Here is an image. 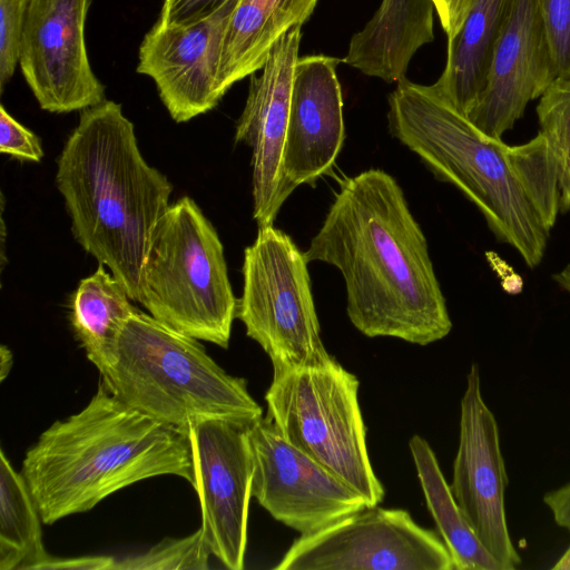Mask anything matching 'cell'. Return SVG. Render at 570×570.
I'll return each instance as SVG.
<instances>
[{"label": "cell", "instance_id": "16", "mask_svg": "<svg viewBox=\"0 0 570 570\" xmlns=\"http://www.w3.org/2000/svg\"><path fill=\"white\" fill-rule=\"evenodd\" d=\"M556 81L539 0H513L494 48L487 86L466 118L501 139L530 101Z\"/></svg>", "mask_w": 570, "mask_h": 570}, {"label": "cell", "instance_id": "12", "mask_svg": "<svg viewBox=\"0 0 570 570\" xmlns=\"http://www.w3.org/2000/svg\"><path fill=\"white\" fill-rule=\"evenodd\" d=\"M459 428L452 493L483 548L501 570H513L521 558L507 522L508 475L498 422L483 399L478 364H472L466 375Z\"/></svg>", "mask_w": 570, "mask_h": 570}, {"label": "cell", "instance_id": "35", "mask_svg": "<svg viewBox=\"0 0 570 570\" xmlns=\"http://www.w3.org/2000/svg\"><path fill=\"white\" fill-rule=\"evenodd\" d=\"M556 570H570V546L564 551L562 557L557 561V563L552 567Z\"/></svg>", "mask_w": 570, "mask_h": 570}, {"label": "cell", "instance_id": "27", "mask_svg": "<svg viewBox=\"0 0 570 570\" xmlns=\"http://www.w3.org/2000/svg\"><path fill=\"white\" fill-rule=\"evenodd\" d=\"M28 0H0V88L11 80L19 65Z\"/></svg>", "mask_w": 570, "mask_h": 570}, {"label": "cell", "instance_id": "34", "mask_svg": "<svg viewBox=\"0 0 570 570\" xmlns=\"http://www.w3.org/2000/svg\"><path fill=\"white\" fill-rule=\"evenodd\" d=\"M553 278L563 291L570 294V264L559 273L554 274Z\"/></svg>", "mask_w": 570, "mask_h": 570}, {"label": "cell", "instance_id": "10", "mask_svg": "<svg viewBox=\"0 0 570 570\" xmlns=\"http://www.w3.org/2000/svg\"><path fill=\"white\" fill-rule=\"evenodd\" d=\"M249 425L208 419L191 423L187 430L200 529L210 553L229 570L244 568L247 547L254 475Z\"/></svg>", "mask_w": 570, "mask_h": 570}, {"label": "cell", "instance_id": "21", "mask_svg": "<svg viewBox=\"0 0 570 570\" xmlns=\"http://www.w3.org/2000/svg\"><path fill=\"white\" fill-rule=\"evenodd\" d=\"M409 448L426 507L453 559L455 570H501L466 521L428 441L414 434L409 441Z\"/></svg>", "mask_w": 570, "mask_h": 570}, {"label": "cell", "instance_id": "33", "mask_svg": "<svg viewBox=\"0 0 570 570\" xmlns=\"http://www.w3.org/2000/svg\"><path fill=\"white\" fill-rule=\"evenodd\" d=\"M13 356L11 351L6 346L0 347V381L2 382L11 371Z\"/></svg>", "mask_w": 570, "mask_h": 570}, {"label": "cell", "instance_id": "19", "mask_svg": "<svg viewBox=\"0 0 570 570\" xmlns=\"http://www.w3.org/2000/svg\"><path fill=\"white\" fill-rule=\"evenodd\" d=\"M317 0H238L224 33L218 89L224 96L237 81L257 72L274 43L303 26Z\"/></svg>", "mask_w": 570, "mask_h": 570}, {"label": "cell", "instance_id": "26", "mask_svg": "<svg viewBox=\"0 0 570 570\" xmlns=\"http://www.w3.org/2000/svg\"><path fill=\"white\" fill-rule=\"evenodd\" d=\"M557 79H570V0H539Z\"/></svg>", "mask_w": 570, "mask_h": 570}, {"label": "cell", "instance_id": "11", "mask_svg": "<svg viewBox=\"0 0 570 570\" xmlns=\"http://www.w3.org/2000/svg\"><path fill=\"white\" fill-rule=\"evenodd\" d=\"M248 436L253 497L275 520L301 535L370 507L357 491L287 442L269 417L253 422Z\"/></svg>", "mask_w": 570, "mask_h": 570}, {"label": "cell", "instance_id": "13", "mask_svg": "<svg viewBox=\"0 0 570 570\" xmlns=\"http://www.w3.org/2000/svg\"><path fill=\"white\" fill-rule=\"evenodd\" d=\"M89 4L90 0H28L19 66L46 111L83 110L106 100L86 48Z\"/></svg>", "mask_w": 570, "mask_h": 570}, {"label": "cell", "instance_id": "1", "mask_svg": "<svg viewBox=\"0 0 570 570\" xmlns=\"http://www.w3.org/2000/svg\"><path fill=\"white\" fill-rule=\"evenodd\" d=\"M304 254L341 272L347 316L365 336L424 346L451 332L426 238L386 171L372 168L342 181Z\"/></svg>", "mask_w": 570, "mask_h": 570}, {"label": "cell", "instance_id": "29", "mask_svg": "<svg viewBox=\"0 0 570 570\" xmlns=\"http://www.w3.org/2000/svg\"><path fill=\"white\" fill-rule=\"evenodd\" d=\"M227 0H164L158 22L191 24L217 11Z\"/></svg>", "mask_w": 570, "mask_h": 570}, {"label": "cell", "instance_id": "23", "mask_svg": "<svg viewBox=\"0 0 570 570\" xmlns=\"http://www.w3.org/2000/svg\"><path fill=\"white\" fill-rule=\"evenodd\" d=\"M41 518L21 472L0 451V570L37 569L49 559Z\"/></svg>", "mask_w": 570, "mask_h": 570}, {"label": "cell", "instance_id": "9", "mask_svg": "<svg viewBox=\"0 0 570 570\" xmlns=\"http://www.w3.org/2000/svg\"><path fill=\"white\" fill-rule=\"evenodd\" d=\"M275 570H455L443 540L403 509L367 507L296 539Z\"/></svg>", "mask_w": 570, "mask_h": 570}, {"label": "cell", "instance_id": "2", "mask_svg": "<svg viewBox=\"0 0 570 570\" xmlns=\"http://www.w3.org/2000/svg\"><path fill=\"white\" fill-rule=\"evenodd\" d=\"M56 184L78 244L139 302L142 271L173 186L142 157L134 124L112 100L81 110Z\"/></svg>", "mask_w": 570, "mask_h": 570}, {"label": "cell", "instance_id": "3", "mask_svg": "<svg viewBox=\"0 0 570 570\" xmlns=\"http://www.w3.org/2000/svg\"><path fill=\"white\" fill-rule=\"evenodd\" d=\"M21 473L48 525L149 478L194 481L187 433L125 405L101 381L82 410L40 434Z\"/></svg>", "mask_w": 570, "mask_h": 570}, {"label": "cell", "instance_id": "25", "mask_svg": "<svg viewBox=\"0 0 570 570\" xmlns=\"http://www.w3.org/2000/svg\"><path fill=\"white\" fill-rule=\"evenodd\" d=\"M210 554L199 528L184 538H166L142 553L116 559L115 570H205Z\"/></svg>", "mask_w": 570, "mask_h": 570}, {"label": "cell", "instance_id": "14", "mask_svg": "<svg viewBox=\"0 0 570 570\" xmlns=\"http://www.w3.org/2000/svg\"><path fill=\"white\" fill-rule=\"evenodd\" d=\"M301 27L295 26L272 47L259 73L250 75L248 95L238 118L235 141L252 150L253 217L258 227L273 225L293 188L284 167V147Z\"/></svg>", "mask_w": 570, "mask_h": 570}, {"label": "cell", "instance_id": "20", "mask_svg": "<svg viewBox=\"0 0 570 570\" xmlns=\"http://www.w3.org/2000/svg\"><path fill=\"white\" fill-rule=\"evenodd\" d=\"M513 0H473L459 32L448 39L446 61L434 90L465 117L488 81L495 45Z\"/></svg>", "mask_w": 570, "mask_h": 570}, {"label": "cell", "instance_id": "5", "mask_svg": "<svg viewBox=\"0 0 570 570\" xmlns=\"http://www.w3.org/2000/svg\"><path fill=\"white\" fill-rule=\"evenodd\" d=\"M95 366L117 400L184 433L202 420L252 424L262 417L244 379L223 370L198 340L139 309Z\"/></svg>", "mask_w": 570, "mask_h": 570}, {"label": "cell", "instance_id": "30", "mask_svg": "<svg viewBox=\"0 0 570 570\" xmlns=\"http://www.w3.org/2000/svg\"><path fill=\"white\" fill-rule=\"evenodd\" d=\"M473 0H433L435 12L448 39L462 27Z\"/></svg>", "mask_w": 570, "mask_h": 570}, {"label": "cell", "instance_id": "31", "mask_svg": "<svg viewBox=\"0 0 570 570\" xmlns=\"http://www.w3.org/2000/svg\"><path fill=\"white\" fill-rule=\"evenodd\" d=\"M116 558L109 556H85L77 558H55L43 562L39 570H115Z\"/></svg>", "mask_w": 570, "mask_h": 570}, {"label": "cell", "instance_id": "4", "mask_svg": "<svg viewBox=\"0 0 570 570\" xmlns=\"http://www.w3.org/2000/svg\"><path fill=\"white\" fill-rule=\"evenodd\" d=\"M387 100L391 135L472 202L499 240L537 267L550 230L519 177L510 146L479 130L432 85L404 77Z\"/></svg>", "mask_w": 570, "mask_h": 570}, {"label": "cell", "instance_id": "15", "mask_svg": "<svg viewBox=\"0 0 570 570\" xmlns=\"http://www.w3.org/2000/svg\"><path fill=\"white\" fill-rule=\"evenodd\" d=\"M237 2L227 0L191 24L157 21L144 37L137 72L154 80L176 122L208 112L224 97L218 89V66L224 33Z\"/></svg>", "mask_w": 570, "mask_h": 570}, {"label": "cell", "instance_id": "7", "mask_svg": "<svg viewBox=\"0 0 570 570\" xmlns=\"http://www.w3.org/2000/svg\"><path fill=\"white\" fill-rule=\"evenodd\" d=\"M358 386L335 357L317 366L273 370L266 416L287 442L374 507L384 488L370 460Z\"/></svg>", "mask_w": 570, "mask_h": 570}, {"label": "cell", "instance_id": "18", "mask_svg": "<svg viewBox=\"0 0 570 570\" xmlns=\"http://www.w3.org/2000/svg\"><path fill=\"white\" fill-rule=\"evenodd\" d=\"M434 12L433 0H382L342 61L385 82L400 81L417 50L434 40Z\"/></svg>", "mask_w": 570, "mask_h": 570}, {"label": "cell", "instance_id": "24", "mask_svg": "<svg viewBox=\"0 0 570 570\" xmlns=\"http://www.w3.org/2000/svg\"><path fill=\"white\" fill-rule=\"evenodd\" d=\"M540 130L548 141L559 173L560 205L570 209V79H557L537 107Z\"/></svg>", "mask_w": 570, "mask_h": 570}, {"label": "cell", "instance_id": "8", "mask_svg": "<svg viewBox=\"0 0 570 570\" xmlns=\"http://www.w3.org/2000/svg\"><path fill=\"white\" fill-rule=\"evenodd\" d=\"M307 264L291 236L273 225L258 227L244 250L236 317L273 370L317 366L333 357L321 338Z\"/></svg>", "mask_w": 570, "mask_h": 570}, {"label": "cell", "instance_id": "28", "mask_svg": "<svg viewBox=\"0 0 570 570\" xmlns=\"http://www.w3.org/2000/svg\"><path fill=\"white\" fill-rule=\"evenodd\" d=\"M0 151L14 158L39 161L43 157L40 139L0 106Z\"/></svg>", "mask_w": 570, "mask_h": 570}, {"label": "cell", "instance_id": "22", "mask_svg": "<svg viewBox=\"0 0 570 570\" xmlns=\"http://www.w3.org/2000/svg\"><path fill=\"white\" fill-rule=\"evenodd\" d=\"M104 264L79 282L71 298L70 321L87 358L96 365L116 344L127 320L138 309L124 285Z\"/></svg>", "mask_w": 570, "mask_h": 570}, {"label": "cell", "instance_id": "6", "mask_svg": "<svg viewBox=\"0 0 570 570\" xmlns=\"http://www.w3.org/2000/svg\"><path fill=\"white\" fill-rule=\"evenodd\" d=\"M139 303L166 326L228 347L238 301L218 234L188 196L170 204L155 228Z\"/></svg>", "mask_w": 570, "mask_h": 570}, {"label": "cell", "instance_id": "17", "mask_svg": "<svg viewBox=\"0 0 570 570\" xmlns=\"http://www.w3.org/2000/svg\"><path fill=\"white\" fill-rule=\"evenodd\" d=\"M342 59L298 58L291 94L283 167L293 189L331 173L343 147V97L336 73Z\"/></svg>", "mask_w": 570, "mask_h": 570}, {"label": "cell", "instance_id": "32", "mask_svg": "<svg viewBox=\"0 0 570 570\" xmlns=\"http://www.w3.org/2000/svg\"><path fill=\"white\" fill-rule=\"evenodd\" d=\"M543 502L552 513L554 522L570 531V482L547 492Z\"/></svg>", "mask_w": 570, "mask_h": 570}]
</instances>
